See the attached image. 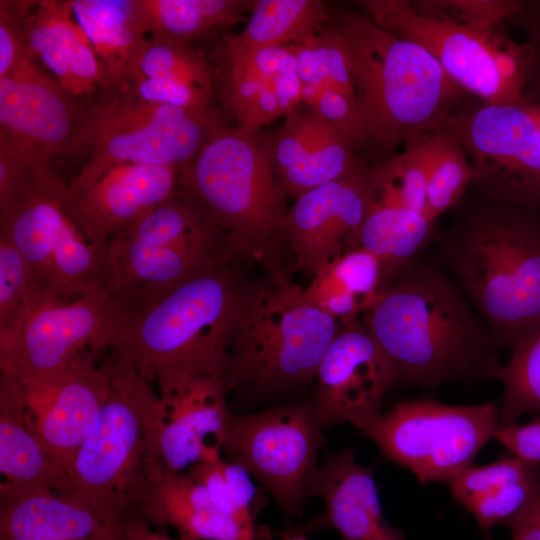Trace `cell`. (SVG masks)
<instances>
[{
	"label": "cell",
	"instance_id": "1",
	"mask_svg": "<svg viewBox=\"0 0 540 540\" xmlns=\"http://www.w3.org/2000/svg\"><path fill=\"white\" fill-rule=\"evenodd\" d=\"M363 324L407 385L495 378L501 366L498 338L436 264L413 261L378 294Z\"/></svg>",
	"mask_w": 540,
	"mask_h": 540
},
{
	"label": "cell",
	"instance_id": "2",
	"mask_svg": "<svg viewBox=\"0 0 540 540\" xmlns=\"http://www.w3.org/2000/svg\"><path fill=\"white\" fill-rule=\"evenodd\" d=\"M329 23L347 55L366 164L395 154L412 132L440 129L465 102L467 93L426 50L393 36L364 12L342 11Z\"/></svg>",
	"mask_w": 540,
	"mask_h": 540
},
{
	"label": "cell",
	"instance_id": "3",
	"mask_svg": "<svg viewBox=\"0 0 540 540\" xmlns=\"http://www.w3.org/2000/svg\"><path fill=\"white\" fill-rule=\"evenodd\" d=\"M437 243L439 262L502 346L540 328V220L530 210L483 198Z\"/></svg>",
	"mask_w": 540,
	"mask_h": 540
},
{
	"label": "cell",
	"instance_id": "4",
	"mask_svg": "<svg viewBox=\"0 0 540 540\" xmlns=\"http://www.w3.org/2000/svg\"><path fill=\"white\" fill-rule=\"evenodd\" d=\"M241 262L227 258L166 289L132 296L125 326L109 353L152 385L174 370L222 379L249 283Z\"/></svg>",
	"mask_w": 540,
	"mask_h": 540
},
{
	"label": "cell",
	"instance_id": "5",
	"mask_svg": "<svg viewBox=\"0 0 540 540\" xmlns=\"http://www.w3.org/2000/svg\"><path fill=\"white\" fill-rule=\"evenodd\" d=\"M178 187L222 232L233 257L283 273L288 195L275 172L272 135L223 125L180 171Z\"/></svg>",
	"mask_w": 540,
	"mask_h": 540
},
{
	"label": "cell",
	"instance_id": "6",
	"mask_svg": "<svg viewBox=\"0 0 540 540\" xmlns=\"http://www.w3.org/2000/svg\"><path fill=\"white\" fill-rule=\"evenodd\" d=\"M109 392L67 472L72 493L122 527L163 475L157 440L161 398L134 367L108 353Z\"/></svg>",
	"mask_w": 540,
	"mask_h": 540
},
{
	"label": "cell",
	"instance_id": "7",
	"mask_svg": "<svg viewBox=\"0 0 540 540\" xmlns=\"http://www.w3.org/2000/svg\"><path fill=\"white\" fill-rule=\"evenodd\" d=\"M341 323L304 288L268 272L248 283L234 322L222 378L228 390L281 391L315 378Z\"/></svg>",
	"mask_w": 540,
	"mask_h": 540
},
{
	"label": "cell",
	"instance_id": "8",
	"mask_svg": "<svg viewBox=\"0 0 540 540\" xmlns=\"http://www.w3.org/2000/svg\"><path fill=\"white\" fill-rule=\"evenodd\" d=\"M0 235L25 260L48 300L114 291L108 246L92 244L67 209V185L39 167L19 198L0 211Z\"/></svg>",
	"mask_w": 540,
	"mask_h": 540
},
{
	"label": "cell",
	"instance_id": "9",
	"mask_svg": "<svg viewBox=\"0 0 540 540\" xmlns=\"http://www.w3.org/2000/svg\"><path fill=\"white\" fill-rule=\"evenodd\" d=\"M108 91L87 108L80 150L88 157L73 180H88L122 163L173 166L181 171L226 124L213 108L149 103L129 88Z\"/></svg>",
	"mask_w": 540,
	"mask_h": 540
},
{
	"label": "cell",
	"instance_id": "10",
	"mask_svg": "<svg viewBox=\"0 0 540 540\" xmlns=\"http://www.w3.org/2000/svg\"><path fill=\"white\" fill-rule=\"evenodd\" d=\"M393 36L426 50L467 94L486 104L524 105L529 51L497 30L478 32L420 16L410 0H359Z\"/></svg>",
	"mask_w": 540,
	"mask_h": 540
},
{
	"label": "cell",
	"instance_id": "11",
	"mask_svg": "<svg viewBox=\"0 0 540 540\" xmlns=\"http://www.w3.org/2000/svg\"><path fill=\"white\" fill-rule=\"evenodd\" d=\"M107 246L114 291L128 295L166 289L235 258L222 232L179 187Z\"/></svg>",
	"mask_w": 540,
	"mask_h": 540
},
{
	"label": "cell",
	"instance_id": "12",
	"mask_svg": "<svg viewBox=\"0 0 540 540\" xmlns=\"http://www.w3.org/2000/svg\"><path fill=\"white\" fill-rule=\"evenodd\" d=\"M132 301L130 295L112 291L40 303L0 343L1 375L24 382L100 359L117 342Z\"/></svg>",
	"mask_w": 540,
	"mask_h": 540
},
{
	"label": "cell",
	"instance_id": "13",
	"mask_svg": "<svg viewBox=\"0 0 540 540\" xmlns=\"http://www.w3.org/2000/svg\"><path fill=\"white\" fill-rule=\"evenodd\" d=\"M499 427V405L397 403L361 433L420 483L448 482L472 465Z\"/></svg>",
	"mask_w": 540,
	"mask_h": 540
},
{
	"label": "cell",
	"instance_id": "14",
	"mask_svg": "<svg viewBox=\"0 0 540 540\" xmlns=\"http://www.w3.org/2000/svg\"><path fill=\"white\" fill-rule=\"evenodd\" d=\"M441 128L467 155L483 198L533 211L540 207V135L523 105L465 101Z\"/></svg>",
	"mask_w": 540,
	"mask_h": 540
},
{
	"label": "cell",
	"instance_id": "15",
	"mask_svg": "<svg viewBox=\"0 0 540 540\" xmlns=\"http://www.w3.org/2000/svg\"><path fill=\"white\" fill-rule=\"evenodd\" d=\"M321 430L307 403L231 414L222 453L256 477L285 513L295 515L302 511L310 480L319 467Z\"/></svg>",
	"mask_w": 540,
	"mask_h": 540
},
{
	"label": "cell",
	"instance_id": "16",
	"mask_svg": "<svg viewBox=\"0 0 540 540\" xmlns=\"http://www.w3.org/2000/svg\"><path fill=\"white\" fill-rule=\"evenodd\" d=\"M86 114L29 55L0 77V133L36 167L80 150Z\"/></svg>",
	"mask_w": 540,
	"mask_h": 540
},
{
	"label": "cell",
	"instance_id": "17",
	"mask_svg": "<svg viewBox=\"0 0 540 540\" xmlns=\"http://www.w3.org/2000/svg\"><path fill=\"white\" fill-rule=\"evenodd\" d=\"M311 403L322 427L349 423L361 431L381 413L385 393L396 382L395 366L364 324H341L316 372Z\"/></svg>",
	"mask_w": 540,
	"mask_h": 540
},
{
	"label": "cell",
	"instance_id": "18",
	"mask_svg": "<svg viewBox=\"0 0 540 540\" xmlns=\"http://www.w3.org/2000/svg\"><path fill=\"white\" fill-rule=\"evenodd\" d=\"M108 355L53 375L18 384L27 426L57 468L67 476L94 427L109 392Z\"/></svg>",
	"mask_w": 540,
	"mask_h": 540
},
{
	"label": "cell",
	"instance_id": "19",
	"mask_svg": "<svg viewBox=\"0 0 540 540\" xmlns=\"http://www.w3.org/2000/svg\"><path fill=\"white\" fill-rule=\"evenodd\" d=\"M373 205L368 164L297 198L283 228L284 244L290 247L296 268L312 279L339 256L358 248L360 227Z\"/></svg>",
	"mask_w": 540,
	"mask_h": 540
},
{
	"label": "cell",
	"instance_id": "20",
	"mask_svg": "<svg viewBox=\"0 0 540 540\" xmlns=\"http://www.w3.org/2000/svg\"><path fill=\"white\" fill-rule=\"evenodd\" d=\"M154 383L164 406L157 440L163 474L183 473L221 457L231 415L226 405L229 390L222 379L174 370L159 375Z\"/></svg>",
	"mask_w": 540,
	"mask_h": 540
},
{
	"label": "cell",
	"instance_id": "21",
	"mask_svg": "<svg viewBox=\"0 0 540 540\" xmlns=\"http://www.w3.org/2000/svg\"><path fill=\"white\" fill-rule=\"evenodd\" d=\"M180 170L173 166L122 163L67 185V209L86 238L107 246L171 197Z\"/></svg>",
	"mask_w": 540,
	"mask_h": 540
},
{
	"label": "cell",
	"instance_id": "22",
	"mask_svg": "<svg viewBox=\"0 0 540 540\" xmlns=\"http://www.w3.org/2000/svg\"><path fill=\"white\" fill-rule=\"evenodd\" d=\"M277 178L288 196L299 198L366 164L351 142L310 108H296L272 135Z\"/></svg>",
	"mask_w": 540,
	"mask_h": 540
},
{
	"label": "cell",
	"instance_id": "23",
	"mask_svg": "<svg viewBox=\"0 0 540 540\" xmlns=\"http://www.w3.org/2000/svg\"><path fill=\"white\" fill-rule=\"evenodd\" d=\"M373 472L374 465L359 464L350 447L327 452L308 487V496L321 497L325 509L305 529L332 527L342 540H403L383 516Z\"/></svg>",
	"mask_w": 540,
	"mask_h": 540
},
{
	"label": "cell",
	"instance_id": "24",
	"mask_svg": "<svg viewBox=\"0 0 540 540\" xmlns=\"http://www.w3.org/2000/svg\"><path fill=\"white\" fill-rule=\"evenodd\" d=\"M0 540H123V533L73 493L1 482Z\"/></svg>",
	"mask_w": 540,
	"mask_h": 540
},
{
	"label": "cell",
	"instance_id": "25",
	"mask_svg": "<svg viewBox=\"0 0 540 540\" xmlns=\"http://www.w3.org/2000/svg\"><path fill=\"white\" fill-rule=\"evenodd\" d=\"M138 514L149 524L170 525L181 540H255L256 526L225 514L206 487L188 472L163 474L143 497Z\"/></svg>",
	"mask_w": 540,
	"mask_h": 540
},
{
	"label": "cell",
	"instance_id": "26",
	"mask_svg": "<svg viewBox=\"0 0 540 540\" xmlns=\"http://www.w3.org/2000/svg\"><path fill=\"white\" fill-rule=\"evenodd\" d=\"M0 472L2 482L72 493L67 476L29 430L18 384L0 375Z\"/></svg>",
	"mask_w": 540,
	"mask_h": 540
},
{
	"label": "cell",
	"instance_id": "27",
	"mask_svg": "<svg viewBox=\"0 0 540 540\" xmlns=\"http://www.w3.org/2000/svg\"><path fill=\"white\" fill-rule=\"evenodd\" d=\"M70 6L102 65L104 88H127L136 55L147 37L138 24L134 0H73Z\"/></svg>",
	"mask_w": 540,
	"mask_h": 540
},
{
	"label": "cell",
	"instance_id": "28",
	"mask_svg": "<svg viewBox=\"0 0 540 540\" xmlns=\"http://www.w3.org/2000/svg\"><path fill=\"white\" fill-rule=\"evenodd\" d=\"M436 219L402 207L373 206L358 234V247L380 264V292L409 266L434 235ZM379 292V293H380Z\"/></svg>",
	"mask_w": 540,
	"mask_h": 540
},
{
	"label": "cell",
	"instance_id": "29",
	"mask_svg": "<svg viewBox=\"0 0 540 540\" xmlns=\"http://www.w3.org/2000/svg\"><path fill=\"white\" fill-rule=\"evenodd\" d=\"M247 0H134L135 14L144 35L180 43L204 36L215 28L231 26L251 12Z\"/></svg>",
	"mask_w": 540,
	"mask_h": 540
},
{
	"label": "cell",
	"instance_id": "30",
	"mask_svg": "<svg viewBox=\"0 0 540 540\" xmlns=\"http://www.w3.org/2000/svg\"><path fill=\"white\" fill-rule=\"evenodd\" d=\"M330 16L320 0H257L246 27L222 43L236 50L283 47L318 32Z\"/></svg>",
	"mask_w": 540,
	"mask_h": 540
},
{
	"label": "cell",
	"instance_id": "31",
	"mask_svg": "<svg viewBox=\"0 0 540 540\" xmlns=\"http://www.w3.org/2000/svg\"><path fill=\"white\" fill-rule=\"evenodd\" d=\"M423 132L408 134L402 152L369 165L373 206L402 207L426 212L427 162Z\"/></svg>",
	"mask_w": 540,
	"mask_h": 540
},
{
	"label": "cell",
	"instance_id": "32",
	"mask_svg": "<svg viewBox=\"0 0 540 540\" xmlns=\"http://www.w3.org/2000/svg\"><path fill=\"white\" fill-rule=\"evenodd\" d=\"M427 162L426 213L438 219L462 199L475 174L455 137L443 128L424 131Z\"/></svg>",
	"mask_w": 540,
	"mask_h": 540
},
{
	"label": "cell",
	"instance_id": "33",
	"mask_svg": "<svg viewBox=\"0 0 540 540\" xmlns=\"http://www.w3.org/2000/svg\"><path fill=\"white\" fill-rule=\"evenodd\" d=\"M167 78L193 85L213 95L214 71L190 44L148 36L133 64L131 82L138 78ZM129 84V85H130Z\"/></svg>",
	"mask_w": 540,
	"mask_h": 540
},
{
	"label": "cell",
	"instance_id": "34",
	"mask_svg": "<svg viewBox=\"0 0 540 540\" xmlns=\"http://www.w3.org/2000/svg\"><path fill=\"white\" fill-rule=\"evenodd\" d=\"M495 378L503 385L499 427L517 423L524 414L540 413V328L512 350Z\"/></svg>",
	"mask_w": 540,
	"mask_h": 540
},
{
	"label": "cell",
	"instance_id": "35",
	"mask_svg": "<svg viewBox=\"0 0 540 540\" xmlns=\"http://www.w3.org/2000/svg\"><path fill=\"white\" fill-rule=\"evenodd\" d=\"M223 107L251 130H262L280 116H286L271 79L213 68Z\"/></svg>",
	"mask_w": 540,
	"mask_h": 540
},
{
	"label": "cell",
	"instance_id": "36",
	"mask_svg": "<svg viewBox=\"0 0 540 540\" xmlns=\"http://www.w3.org/2000/svg\"><path fill=\"white\" fill-rule=\"evenodd\" d=\"M44 301L50 300L37 286L21 254L0 235V343L9 340Z\"/></svg>",
	"mask_w": 540,
	"mask_h": 540
},
{
	"label": "cell",
	"instance_id": "37",
	"mask_svg": "<svg viewBox=\"0 0 540 540\" xmlns=\"http://www.w3.org/2000/svg\"><path fill=\"white\" fill-rule=\"evenodd\" d=\"M61 50L82 94L105 86V73L93 45L73 17L70 1L42 0Z\"/></svg>",
	"mask_w": 540,
	"mask_h": 540
},
{
	"label": "cell",
	"instance_id": "38",
	"mask_svg": "<svg viewBox=\"0 0 540 540\" xmlns=\"http://www.w3.org/2000/svg\"><path fill=\"white\" fill-rule=\"evenodd\" d=\"M380 276L376 256L358 247L339 256L315 278L327 295L351 297L366 311L380 292Z\"/></svg>",
	"mask_w": 540,
	"mask_h": 540
},
{
	"label": "cell",
	"instance_id": "39",
	"mask_svg": "<svg viewBox=\"0 0 540 540\" xmlns=\"http://www.w3.org/2000/svg\"><path fill=\"white\" fill-rule=\"evenodd\" d=\"M410 3L420 16L478 32H490L517 13L525 1L413 0Z\"/></svg>",
	"mask_w": 540,
	"mask_h": 540
},
{
	"label": "cell",
	"instance_id": "40",
	"mask_svg": "<svg viewBox=\"0 0 540 540\" xmlns=\"http://www.w3.org/2000/svg\"><path fill=\"white\" fill-rule=\"evenodd\" d=\"M534 467L516 457L482 466L471 465L447 482L453 499L466 508L480 497L529 475Z\"/></svg>",
	"mask_w": 540,
	"mask_h": 540
},
{
	"label": "cell",
	"instance_id": "41",
	"mask_svg": "<svg viewBox=\"0 0 540 540\" xmlns=\"http://www.w3.org/2000/svg\"><path fill=\"white\" fill-rule=\"evenodd\" d=\"M539 486L540 468H536L526 477L480 497L465 509L481 528L505 524L525 506Z\"/></svg>",
	"mask_w": 540,
	"mask_h": 540
},
{
	"label": "cell",
	"instance_id": "42",
	"mask_svg": "<svg viewBox=\"0 0 540 540\" xmlns=\"http://www.w3.org/2000/svg\"><path fill=\"white\" fill-rule=\"evenodd\" d=\"M134 96L145 102L191 110L212 109V95L176 80L148 77L138 78L127 87Z\"/></svg>",
	"mask_w": 540,
	"mask_h": 540
},
{
	"label": "cell",
	"instance_id": "43",
	"mask_svg": "<svg viewBox=\"0 0 540 540\" xmlns=\"http://www.w3.org/2000/svg\"><path fill=\"white\" fill-rule=\"evenodd\" d=\"M33 1H0V77H4L27 56L24 26Z\"/></svg>",
	"mask_w": 540,
	"mask_h": 540
},
{
	"label": "cell",
	"instance_id": "44",
	"mask_svg": "<svg viewBox=\"0 0 540 540\" xmlns=\"http://www.w3.org/2000/svg\"><path fill=\"white\" fill-rule=\"evenodd\" d=\"M310 109L345 136L357 152L362 151L363 128L353 100L332 87L326 86Z\"/></svg>",
	"mask_w": 540,
	"mask_h": 540
},
{
	"label": "cell",
	"instance_id": "45",
	"mask_svg": "<svg viewBox=\"0 0 540 540\" xmlns=\"http://www.w3.org/2000/svg\"><path fill=\"white\" fill-rule=\"evenodd\" d=\"M315 42L322 58L328 85L356 103L349 63L341 36L327 24L315 34Z\"/></svg>",
	"mask_w": 540,
	"mask_h": 540
},
{
	"label": "cell",
	"instance_id": "46",
	"mask_svg": "<svg viewBox=\"0 0 540 540\" xmlns=\"http://www.w3.org/2000/svg\"><path fill=\"white\" fill-rule=\"evenodd\" d=\"M509 19L519 23L529 51L524 99L529 104L540 106V1L525 2Z\"/></svg>",
	"mask_w": 540,
	"mask_h": 540
},
{
	"label": "cell",
	"instance_id": "47",
	"mask_svg": "<svg viewBox=\"0 0 540 540\" xmlns=\"http://www.w3.org/2000/svg\"><path fill=\"white\" fill-rule=\"evenodd\" d=\"M36 168L0 133V211L19 198Z\"/></svg>",
	"mask_w": 540,
	"mask_h": 540
},
{
	"label": "cell",
	"instance_id": "48",
	"mask_svg": "<svg viewBox=\"0 0 540 540\" xmlns=\"http://www.w3.org/2000/svg\"><path fill=\"white\" fill-rule=\"evenodd\" d=\"M493 439L527 465L540 468V418L498 427Z\"/></svg>",
	"mask_w": 540,
	"mask_h": 540
},
{
	"label": "cell",
	"instance_id": "49",
	"mask_svg": "<svg viewBox=\"0 0 540 540\" xmlns=\"http://www.w3.org/2000/svg\"><path fill=\"white\" fill-rule=\"evenodd\" d=\"M316 33L309 34L293 43L295 65L302 85L325 87L329 85L322 58L315 42Z\"/></svg>",
	"mask_w": 540,
	"mask_h": 540
},
{
	"label": "cell",
	"instance_id": "50",
	"mask_svg": "<svg viewBox=\"0 0 540 540\" xmlns=\"http://www.w3.org/2000/svg\"><path fill=\"white\" fill-rule=\"evenodd\" d=\"M511 540H540V486L525 506L504 524Z\"/></svg>",
	"mask_w": 540,
	"mask_h": 540
},
{
	"label": "cell",
	"instance_id": "51",
	"mask_svg": "<svg viewBox=\"0 0 540 540\" xmlns=\"http://www.w3.org/2000/svg\"><path fill=\"white\" fill-rule=\"evenodd\" d=\"M123 540H172L163 532L153 531L139 514H133L122 522Z\"/></svg>",
	"mask_w": 540,
	"mask_h": 540
},
{
	"label": "cell",
	"instance_id": "52",
	"mask_svg": "<svg viewBox=\"0 0 540 540\" xmlns=\"http://www.w3.org/2000/svg\"><path fill=\"white\" fill-rule=\"evenodd\" d=\"M255 540H308L302 529L287 530L275 535L265 526L256 527Z\"/></svg>",
	"mask_w": 540,
	"mask_h": 540
},
{
	"label": "cell",
	"instance_id": "53",
	"mask_svg": "<svg viewBox=\"0 0 540 540\" xmlns=\"http://www.w3.org/2000/svg\"><path fill=\"white\" fill-rule=\"evenodd\" d=\"M523 106L533 118L540 135V106L532 105L527 102Z\"/></svg>",
	"mask_w": 540,
	"mask_h": 540
}]
</instances>
